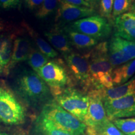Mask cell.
Returning a JSON list of instances; mask_svg holds the SVG:
<instances>
[{"mask_svg": "<svg viewBox=\"0 0 135 135\" xmlns=\"http://www.w3.org/2000/svg\"><path fill=\"white\" fill-rule=\"evenodd\" d=\"M133 5V0H114L112 17H116L130 10Z\"/></svg>", "mask_w": 135, "mask_h": 135, "instance_id": "cell-26", "label": "cell"}, {"mask_svg": "<svg viewBox=\"0 0 135 135\" xmlns=\"http://www.w3.org/2000/svg\"><path fill=\"white\" fill-rule=\"evenodd\" d=\"M56 102L63 109L84 123L89 106L88 95L76 89L67 88L56 96Z\"/></svg>", "mask_w": 135, "mask_h": 135, "instance_id": "cell-5", "label": "cell"}, {"mask_svg": "<svg viewBox=\"0 0 135 135\" xmlns=\"http://www.w3.org/2000/svg\"><path fill=\"white\" fill-rule=\"evenodd\" d=\"M84 56L88 62L91 84L96 89L113 87L112 74L114 66L109 61L107 43L98 44Z\"/></svg>", "mask_w": 135, "mask_h": 135, "instance_id": "cell-1", "label": "cell"}, {"mask_svg": "<svg viewBox=\"0 0 135 135\" xmlns=\"http://www.w3.org/2000/svg\"><path fill=\"white\" fill-rule=\"evenodd\" d=\"M114 0H100V13L101 16L110 19L113 12Z\"/></svg>", "mask_w": 135, "mask_h": 135, "instance_id": "cell-27", "label": "cell"}, {"mask_svg": "<svg viewBox=\"0 0 135 135\" xmlns=\"http://www.w3.org/2000/svg\"><path fill=\"white\" fill-rule=\"evenodd\" d=\"M51 45L61 53L69 54L71 53V44L65 31L59 28H55L44 33Z\"/></svg>", "mask_w": 135, "mask_h": 135, "instance_id": "cell-15", "label": "cell"}, {"mask_svg": "<svg viewBox=\"0 0 135 135\" xmlns=\"http://www.w3.org/2000/svg\"><path fill=\"white\" fill-rule=\"evenodd\" d=\"M23 26L27 30L28 33L35 41V44L38 48L40 50V52H41L48 58H55L58 56V52L54 50L50 44H48L45 40H43L38 35V33H36V31H35L26 23H23Z\"/></svg>", "mask_w": 135, "mask_h": 135, "instance_id": "cell-19", "label": "cell"}, {"mask_svg": "<svg viewBox=\"0 0 135 135\" xmlns=\"http://www.w3.org/2000/svg\"><path fill=\"white\" fill-rule=\"evenodd\" d=\"M69 27L98 40L108 37L111 32V26L107 20L96 15L73 22Z\"/></svg>", "mask_w": 135, "mask_h": 135, "instance_id": "cell-6", "label": "cell"}, {"mask_svg": "<svg viewBox=\"0 0 135 135\" xmlns=\"http://www.w3.org/2000/svg\"><path fill=\"white\" fill-rule=\"evenodd\" d=\"M103 102L106 115L110 121L135 116V94Z\"/></svg>", "mask_w": 135, "mask_h": 135, "instance_id": "cell-8", "label": "cell"}, {"mask_svg": "<svg viewBox=\"0 0 135 135\" xmlns=\"http://www.w3.org/2000/svg\"><path fill=\"white\" fill-rule=\"evenodd\" d=\"M64 31L67 35L70 43L77 49H86L91 48L98 45V40L84 34L79 33L68 26Z\"/></svg>", "mask_w": 135, "mask_h": 135, "instance_id": "cell-17", "label": "cell"}, {"mask_svg": "<svg viewBox=\"0 0 135 135\" xmlns=\"http://www.w3.org/2000/svg\"><path fill=\"white\" fill-rule=\"evenodd\" d=\"M89 102L84 123L87 131H94L109 120L106 115L103 103L100 97L91 91L88 94Z\"/></svg>", "mask_w": 135, "mask_h": 135, "instance_id": "cell-9", "label": "cell"}, {"mask_svg": "<svg viewBox=\"0 0 135 135\" xmlns=\"http://www.w3.org/2000/svg\"><path fill=\"white\" fill-rule=\"evenodd\" d=\"M91 91L97 94L103 101L133 95L135 94V78L118 86L95 89Z\"/></svg>", "mask_w": 135, "mask_h": 135, "instance_id": "cell-13", "label": "cell"}, {"mask_svg": "<svg viewBox=\"0 0 135 135\" xmlns=\"http://www.w3.org/2000/svg\"><path fill=\"white\" fill-rule=\"evenodd\" d=\"M13 37L8 35H0V73L6 75L13 52Z\"/></svg>", "mask_w": 135, "mask_h": 135, "instance_id": "cell-16", "label": "cell"}, {"mask_svg": "<svg viewBox=\"0 0 135 135\" xmlns=\"http://www.w3.org/2000/svg\"><path fill=\"white\" fill-rule=\"evenodd\" d=\"M95 15V10L92 8L78 6L62 0L57 12L56 20H59L64 22H74Z\"/></svg>", "mask_w": 135, "mask_h": 135, "instance_id": "cell-11", "label": "cell"}, {"mask_svg": "<svg viewBox=\"0 0 135 135\" xmlns=\"http://www.w3.org/2000/svg\"><path fill=\"white\" fill-rule=\"evenodd\" d=\"M15 91L27 104L37 107L46 103L50 89L43 79L35 71L25 70L16 78Z\"/></svg>", "mask_w": 135, "mask_h": 135, "instance_id": "cell-2", "label": "cell"}, {"mask_svg": "<svg viewBox=\"0 0 135 135\" xmlns=\"http://www.w3.org/2000/svg\"><path fill=\"white\" fill-rule=\"evenodd\" d=\"M66 64L74 76L84 86L88 88L91 84L88 62L85 56L75 53L65 55Z\"/></svg>", "mask_w": 135, "mask_h": 135, "instance_id": "cell-10", "label": "cell"}, {"mask_svg": "<svg viewBox=\"0 0 135 135\" xmlns=\"http://www.w3.org/2000/svg\"><path fill=\"white\" fill-rule=\"evenodd\" d=\"M0 135H12V134H8V133H6L5 132H1V131H0Z\"/></svg>", "mask_w": 135, "mask_h": 135, "instance_id": "cell-33", "label": "cell"}, {"mask_svg": "<svg viewBox=\"0 0 135 135\" xmlns=\"http://www.w3.org/2000/svg\"><path fill=\"white\" fill-rule=\"evenodd\" d=\"M23 106L15 94L6 87L0 86V122L8 125H16L25 120Z\"/></svg>", "mask_w": 135, "mask_h": 135, "instance_id": "cell-4", "label": "cell"}, {"mask_svg": "<svg viewBox=\"0 0 135 135\" xmlns=\"http://www.w3.org/2000/svg\"><path fill=\"white\" fill-rule=\"evenodd\" d=\"M4 27H5V24H4V21H3V20L0 18V33L4 30Z\"/></svg>", "mask_w": 135, "mask_h": 135, "instance_id": "cell-31", "label": "cell"}, {"mask_svg": "<svg viewBox=\"0 0 135 135\" xmlns=\"http://www.w3.org/2000/svg\"><path fill=\"white\" fill-rule=\"evenodd\" d=\"M115 36L135 42V4L130 10L114 19Z\"/></svg>", "mask_w": 135, "mask_h": 135, "instance_id": "cell-12", "label": "cell"}, {"mask_svg": "<svg viewBox=\"0 0 135 135\" xmlns=\"http://www.w3.org/2000/svg\"><path fill=\"white\" fill-rule=\"evenodd\" d=\"M84 1L89 3L90 2H97V1H99V0H84Z\"/></svg>", "mask_w": 135, "mask_h": 135, "instance_id": "cell-32", "label": "cell"}, {"mask_svg": "<svg viewBox=\"0 0 135 135\" xmlns=\"http://www.w3.org/2000/svg\"><path fill=\"white\" fill-rule=\"evenodd\" d=\"M88 135H125L108 120L94 131H87Z\"/></svg>", "mask_w": 135, "mask_h": 135, "instance_id": "cell-24", "label": "cell"}, {"mask_svg": "<svg viewBox=\"0 0 135 135\" xmlns=\"http://www.w3.org/2000/svg\"><path fill=\"white\" fill-rule=\"evenodd\" d=\"M113 123L124 134L135 135V117L116 119Z\"/></svg>", "mask_w": 135, "mask_h": 135, "instance_id": "cell-23", "label": "cell"}, {"mask_svg": "<svg viewBox=\"0 0 135 135\" xmlns=\"http://www.w3.org/2000/svg\"><path fill=\"white\" fill-rule=\"evenodd\" d=\"M31 44L28 39L19 37L14 41L12 56L6 70V75L17 64L28 60L31 50Z\"/></svg>", "mask_w": 135, "mask_h": 135, "instance_id": "cell-14", "label": "cell"}, {"mask_svg": "<svg viewBox=\"0 0 135 135\" xmlns=\"http://www.w3.org/2000/svg\"><path fill=\"white\" fill-rule=\"evenodd\" d=\"M66 2H68L71 4L78 5V6H86V7L91 8V4L90 3L86 2L84 0H64Z\"/></svg>", "mask_w": 135, "mask_h": 135, "instance_id": "cell-30", "label": "cell"}, {"mask_svg": "<svg viewBox=\"0 0 135 135\" xmlns=\"http://www.w3.org/2000/svg\"><path fill=\"white\" fill-rule=\"evenodd\" d=\"M39 116L50 121L56 127L73 135H83L86 129L84 123L54 101L48 102L43 105Z\"/></svg>", "mask_w": 135, "mask_h": 135, "instance_id": "cell-3", "label": "cell"}, {"mask_svg": "<svg viewBox=\"0 0 135 135\" xmlns=\"http://www.w3.org/2000/svg\"><path fill=\"white\" fill-rule=\"evenodd\" d=\"M38 75L50 88L52 93L58 95L64 90L68 83L69 78L65 69L60 63L50 61L43 66Z\"/></svg>", "mask_w": 135, "mask_h": 135, "instance_id": "cell-7", "label": "cell"}, {"mask_svg": "<svg viewBox=\"0 0 135 135\" xmlns=\"http://www.w3.org/2000/svg\"><path fill=\"white\" fill-rule=\"evenodd\" d=\"M135 73V59L123 64L121 66L113 71L112 77L113 83L123 84L128 80Z\"/></svg>", "mask_w": 135, "mask_h": 135, "instance_id": "cell-18", "label": "cell"}, {"mask_svg": "<svg viewBox=\"0 0 135 135\" xmlns=\"http://www.w3.org/2000/svg\"><path fill=\"white\" fill-rule=\"evenodd\" d=\"M62 0H44L36 13L37 18L42 19L46 18L59 7Z\"/></svg>", "mask_w": 135, "mask_h": 135, "instance_id": "cell-25", "label": "cell"}, {"mask_svg": "<svg viewBox=\"0 0 135 135\" xmlns=\"http://www.w3.org/2000/svg\"><path fill=\"white\" fill-rule=\"evenodd\" d=\"M36 127L40 135H73L56 127L50 121L40 116L36 119Z\"/></svg>", "mask_w": 135, "mask_h": 135, "instance_id": "cell-20", "label": "cell"}, {"mask_svg": "<svg viewBox=\"0 0 135 135\" xmlns=\"http://www.w3.org/2000/svg\"><path fill=\"white\" fill-rule=\"evenodd\" d=\"M20 0H0V6L3 9H11L19 4Z\"/></svg>", "mask_w": 135, "mask_h": 135, "instance_id": "cell-28", "label": "cell"}, {"mask_svg": "<svg viewBox=\"0 0 135 135\" xmlns=\"http://www.w3.org/2000/svg\"><path fill=\"white\" fill-rule=\"evenodd\" d=\"M116 45L118 47L121 52L129 61L135 59V42L128 41L124 39L119 38L114 35L111 38Z\"/></svg>", "mask_w": 135, "mask_h": 135, "instance_id": "cell-21", "label": "cell"}, {"mask_svg": "<svg viewBox=\"0 0 135 135\" xmlns=\"http://www.w3.org/2000/svg\"><path fill=\"white\" fill-rule=\"evenodd\" d=\"M28 63L31 68L33 71L38 75L41 68L48 62V58L41 52L31 48L29 57L28 58Z\"/></svg>", "mask_w": 135, "mask_h": 135, "instance_id": "cell-22", "label": "cell"}, {"mask_svg": "<svg viewBox=\"0 0 135 135\" xmlns=\"http://www.w3.org/2000/svg\"><path fill=\"white\" fill-rule=\"evenodd\" d=\"M44 0H26V5L30 9H35L40 7Z\"/></svg>", "mask_w": 135, "mask_h": 135, "instance_id": "cell-29", "label": "cell"}]
</instances>
